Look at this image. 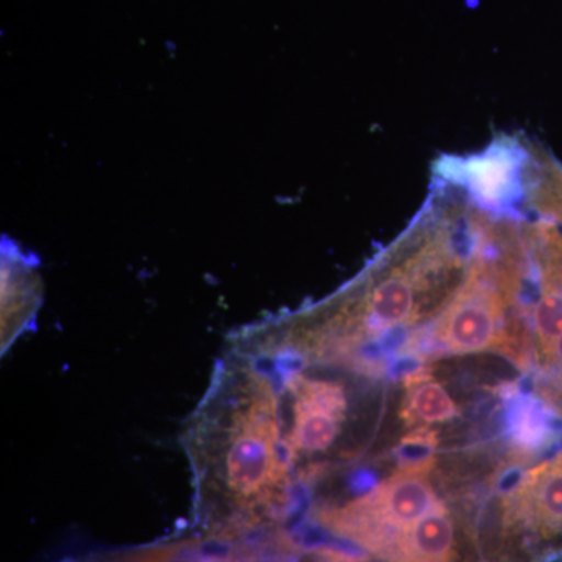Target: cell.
<instances>
[{"label":"cell","mask_w":562,"mask_h":562,"mask_svg":"<svg viewBox=\"0 0 562 562\" xmlns=\"http://www.w3.org/2000/svg\"><path fill=\"white\" fill-rule=\"evenodd\" d=\"M541 277V294L532 306V358L542 357L562 336V288Z\"/></svg>","instance_id":"10"},{"label":"cell","mask_w":562,"mask_h":562,"mask_svg":"<svg viewBox=\"0 0 562 562\" xmlns=\"http://www.w3.org/2000/svg\"><path fill=\"white\" fill-rule=\"evenodd\" d=\"M405 392L402 419L406 427L428 428L430 425L446 424L460 413L446 387L422 369L408 375Z\"/></svg>","instance_id":"9"},{"label":"cell","mask_w":562,"mask_h":562,"mask_svg":"<svg viewBox=\"0 0 562 562\" xmlns=\"http://www.w3.org/2000/svg\"><path fill=\"white\" fill-rule=\"evenodd\" d=\"M454 522L439 502L431 512L403 528L380 554L384 562H453Z\"/></svg>","instance_id":"7"},{"label":"cell","mask_w":562,"mask_h":562,"mask_svg":"<svg viewBox=\"0 0 562 562\" xmlns=\"http://www.w3.org/2000/svg\"><path fill=\"white\" fill-rule=\"evenodd\" d=\"M432 457L402 465L394 475L342 505L324 506L317 522L336 538L380 557L392 539L438 505L430 472Z\"/></svg>","instance_id":"3"},{"label":"cell","mask_w":562,"mask_h":562,"mask_svg":"<svg viewBox=\"0 0 562 562\" xmlns=\"http://www.w3.org/2000/svg\"><path fill=\"white\" fill-rule=\"evenodd\" d=\"M284 401L290 413L283 424L284 447L291 465L316 461L341 438L349 412L346 386L336 380L291 372L284 376Z\"/></svg>","instance_id":"4"},{"label":"cell","mask_w":562,"mask_h":562,"mask_svg":"<svg viewBox=\"0 0 562 562\" xmlns=\"http://www.w3.org/2000/svg\"><path fill=\"white\" fill-rule=\"evenodd\" d=\"M181 446L198 513L213 538H239L284 505L292 465L280 395L249 351L236 346L222 358Z\"/></svg>","instance_id":"1"},{"label":"cell","mask_w":562,"mask_h":562,"mask_svg":"<svg viewBox=\"0 0 562 562\" xmlns=\"http://www.w3.org/2000/svg\"><path fill=\"white\" fill-rule=\"evenodd\" d=\"M509 522L562 552V452L530 469L509 495Z\"/></svg>","instance_id":"6"},{"label":"cell","mask_w":562,"mask_h":562,"mask_svg":"<svg viewBox=\"0 0 562 562\" xmlns=\"http://www.w3.org/2000/svg\"><path fill=\"white\" fill-rule=\"evenodd\" d=\"M520 290L516 262L473 258L461 286L436 317L428 339V351L439 355L480 353L508 350L525 364L530 358L527 344L509 335V308Z\"/></svg>","instance_id":"2"},{"label":"cell","mask_w":562,"mask_h":562,"mask_svg":"<svg viewBox=\"0 0 562 562\" xmlns=\"http://www.w3.org/2000/svg\"><path fill=\"white\" fill-rule=\"evenodd\" d=\"M553 210L554 211L560 210V213H557V214H560V216L562 217V205L561 206H553Z\"/></svg>","instance_id":"12"},{"label":"cell","mask_w":562,"mask_h":562,"mask_svg":"<svg viewBox=\"0 0 562 562\" xmlns=\"http://www.w3.org/2000/svg\"><path fill=\"white\" fill-rule=\"evenodd\" d=\"M116 562H236L210 552L199 542H171L125 554Z\"/></svg>","instance_id":"11"},{"label":"cell","mask_w":562,"mask_h":562,"mask_svg":"<svg viewBox=\"0 0 562 562\" xmlns=\"http://www.w3.org/2000/svg\"><path fill=\"white\" fill-rule=\"evenodd\" d=\"M525 165L522 147L505 136L471 157L447 155L436 162L435 171L447 183L464 188L482 209L506 211L522 198Z\"/></svg>","instance_id":"5"},{"label":"cell","mask_w":562,"mask_h":562,"mask_svg":"<svg viewBox=\"0 0 562 562\" xmlns=\"http://www.w3.org/2000/svg\"><path fill=\"white\" fill-rule=\"evenodd\" d=\"M2 266V351L5 353L38 310L41 288L31 262L3 251Z\"/></svg>","instance_id":"8"}]
</instances>
